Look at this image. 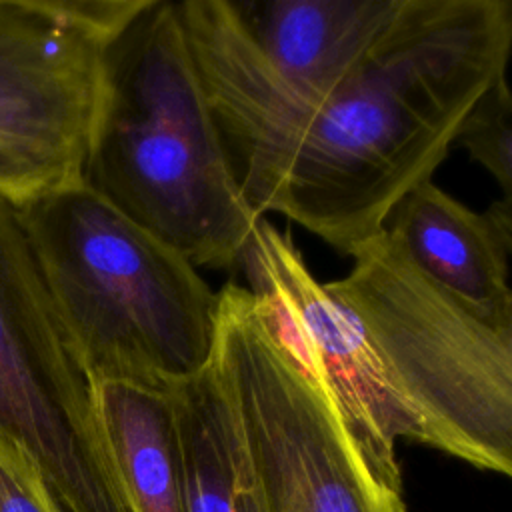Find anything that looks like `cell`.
Here are the masks:
<instances>
[{
    "label": "cell",
    "mask_w": 512,
    "mask_h": 512,
    "mask_svg": "<svg viewBox=\"0 0 512 512\" xmlns=\"http://www.w3.org/2000/svg\"><path fill=\"white\" fill-rule=\"evenodd\" d=\"M326 292L362 328L420 444L512 474V330L426 280L382 230Z\"/></svg>",
    "instance_id": "277c9868"
},
{
    "label": "cell",
    "mask_w": 512,
    "mask_h": 512,
    "mask_svg": "<svg viewBox=\"0 0 512 512\" xmlns=\"http://www.w3.org/2000/svg\"><path fill=\"white\" fill-rule=\"evenodd\" d=\"M64 334L94 384L170 392L216 348L218 292L84 182L18 206Z\"/></svg>",
    "instance_id": "3957f363"
},
{
    "label": "cell",
    "mask_w": 512,
    "mask_h": 512,
    "mask_svg": "<svg viewBox=\"0 0 512 512\" xmlns=\"http://www.w3.org/2000/svg\"><path fill=\"white\" fill-rule=\"evenodd\" d=\"M96 410L118 480L134 512H184L170 392L94 384Z\"/></svg>",
    "instance_id": "8fae6325"
},
{
    "label": "cell",
    "mask_w": 512,
    "mask_h": 512,
    "mask_svg": "<svg viewBox=\"0 0 512 512\" xmlns=\"http://www.w3.org/2000/svg\"><path fill=\"white\" fill-rule=\"evenodd\" d=\"M104 52L50 0H0V138L82 180Z\"/></svg>",
    "instance_id": "ba28073f"
},
{
    "label": "cell",
    "mask_w": 512,
    "mask_h": 512,
    "mask_svg": "<svg viewBox=\"0 0 512 512\" xmlns=\"http://www.w3.org/2000/svg\"><path fill=\"white\" fill-rule=\"evenodd\" d=\"M74 182L82 180H74L50 160L0 138V194L16 206Z\"/></svg>",
    "instance_id": "4fadbf2b"
},
{
    "label": "cell",
    "mask_w": 512,
    "mask_h": 512,
    "mask_svg": "<svg viewBox=\"0 0 512 512\" xmlns=\"http://www.w3.org/2000/svg\"><path fill=\"white\" fill-rule=\"evenodd\" d=\"M216 320L214 362L266 512H406L402 494L362 464L268 304L230 282L218 292Z\"/></svg>",
    "instance_id": "5b68a950"
},
{
    "label": "cell",
    "mask_w": 512,
    "mask_h": 512,
    "mask_svg": "<svg viewBox=\"0 0 512 512\" xmlns=\"http://www.w3.org/2000/svg\"><path fill=\"white\" fill-rule=\"evenodd\" d=\"M0 430L58 512H134L102 434L94 382L42 282L20 210L0 194Z\"/></svg>",
    "instance_id": "8992f818"
},
{
    "label": "cell",
    "mask_w": 512,
    "mask_h": 512,
    "mask_svg": "<svg viewBox=\"0 0 512 512\" xmlns=\"http://www.w3.org/2000/svg\"><path fill=\"white\" fill-rule=\"evenodd\" d=\"M384 232L426 280L484 322L512 330V202L474 212L430 178L394 206Z\"/></svg>",
    "instance_id": "9c48e42d"
},
{
    "label": "cell",
    "mask_w": 512,
    "mask_h": 512,
    "mask_svg": "<svg viewBox=\"0 0 512 512\" xmlns=\"http://www.w3.org/2000/svg\"><path fill=\"white\" fill-rule=\"evenodd\" d=\"M238 264L248 290L268 304L282 336L326 390L366 470L402 494L396 440L420 442V434L358 322L312 276L290 236L264 218Z\"/></svg>",
    "instance_id": "52a82bcc"
},
{
    "label": "cell",
    "mask_w": 512,
    "mask_h": 512,
    "mask_svg": "<svg viewBox=\"0 0 512 512\" xmlns=\"http://www.w3.org/2000/svg\"><path fill=\"white\" fill-rule=\"evenodd\" d=\"M170 398L184 512H266L214 356L204 370L174 386Z\"/></svg>",
    "instance_id": "30bf717a"
},
{
    "label": "cell",
    "mask_w": 512,
    "mask_h": 512,
    "mask_svg": "<svg viewBox=\"0 0 512 512\" xmlns=\"http://www.w3.org/2000/svg\"><path fill=\"white\" fill-rule=\"evenodd\" d=\"M510 48L506 0H402L362 56L310 96L192 62L248 208L352 256L432 178L470 108L506 74Z\"/></svg>",
    "instance_id": "6da1fadb"
},
{
    "label": "cell",
    "mask_w": 512,
    "mask_h": 512,
    "mask_svg": "<svg viewBox=\"0 0 512 512\" xmlns=\"http://www.w3.org/2000/svg\"><path fill=\"white\" fill-rule=\"evenodd\" d=\"M0 512H58L34 462L2 430Z\"/></svg>",
    "instance_id": "5bb4252c"
},
{
    "label": "cell",
    "mask_w": 512,
    "mask_h": 512,
    "mask_svg": "<svg viewBox=\"0 0 512 512\" xmlns=\"http://www.w3.org/2000/svg\"><path fill=\"white\" fill-rule=\"evenodd\" d=\"M454 144L468 150L512 202V94L506 74L494 80L462 120Z\"/></svg>",
    "instance_id": "7c38bea8"
},
{
    "label": "cell",
    "mask_w": 512,
    "mask_h": 512,
    "mask_svg": "<svg viewBox=\"0 0 512 512\" xmlns=\"http://www.w3.org/2000/svg\"><path fill=\"white\" fill-rule=\"evenodd\" d=\"M82 182L194 268L238 264L258 222L230 172L176 2L106 48Z\"/></svg>",
    "instance_id": "7a4b0ae2"
}]
</instances>
